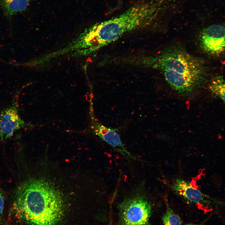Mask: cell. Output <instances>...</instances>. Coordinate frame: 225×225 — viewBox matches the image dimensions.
Here are the masks:
<instances>
[{
    "label": "cell",
    "mask_w": 225,
    "mask_h": 225,
    "mask_svg": "<svg viewBox=\"0 0 225 225\" xmlns=\"http://www.w3.org/2000/svg\"><path fill=\"white\" fill-rule=\"evenodd\" d=\"M30 0H1V5L3 12L11 17L18 12L25 11Z\"/></svg>",
    "instance_id": "9c48e42d"
},
{
    "label": "cell",
    "mask_w": 225,
    "mask_h": 225,
    "mask_svg": "<svg viewBox=\"0 0 225 225\" xmlns=\"http://www.w3.org/2000/svg\"><path fill=\"white\" fill-rule=\"evenodd\" d=\"M207 220H205L203 221V222H202L201 223H199L194 224V223H189L186 224L185 225H205Z\"/></svg>",
    "instance_id": "4fadbf2b"
},
{
    "label": "cell",
    "mask_w": 225,
    "mask_h": 225,
    "mask_svg": "<svg viewBox=\"0 0 225 225\" xmlns=\"http://www.w3.org/2000/svg\"><path fill=\"white\" fill-rule=\"evenodd\" d=\"M4 208V199L3 195L0 190V216L2 215Z\"/></svg>",
    "instance_id": "7c38bea8"
},
{
    "label": "cell",
    "mask_w": 225,
    "mask_h": 225,
    "mask_svg": "<svg viewBox=\"0 0 225 225\" xmlns=\"http://www.w3.org/2000/svg\"><path fill=\"white\" fill-rule=\"evenodd\" d=\"M162 220L163 225H182L179 216L168 207L162 216Z\"/></svg>",
    "instance_id": "8fae6325"
},
{
    "label": "cell",
    "mask_w": 225,
    "mask_h": 225,
    "mask_svg": "<svg viewBox=\"0 0 225 225\" xmlns=\"http://www.w3.org/2000/svg\"><path fill=\"white\" fill-rule=\"evenodd\" d=\"M209 88L213 95L220 98L224 102L225 82L222 76H217L212 78L209 83Z\"/></svg>",
    "instance_id": "30bf717a"
},
{
    "label": "cell",
    "mask_w": 225,
    "mask_h": 225,
    "mask_svg": "<svg viewBox=\"0 0 225 225\" xmlns=\"http://www.w3.org/2000/svg\"><path fill=\"white\" fill-rule=\"evenodd\" d=\"M156 8L148 0L140 1L124 12L86 29V37L93 53L126 34L148 28L155 18Z\"/></svg>",
    "instance_id": "3957f363"
},
{
    "label": "cell",
    "mask_w": 225,
    "mask_h": 225,
    "mask_svg": "<svg viewBox=\"0 0 225 225\" xmlns=\"http://www.w3.org/2000/svg\"><path fill=\"white\" fill-rule=\"evenodd\" d=\"M96 125L95 132L103 141L128 160L136 159L125 146L117 129L106 127L100 123H97Z\"/></svg>",
    "instance_id": "ba28073f"
},
{
    "label": "cell",
    "mask_w": 225,
    "mask_h": 225,
    "mask_svg": "<svg viewBox=\"0 0 225 225\" xmlns=\"http://www.w3.org/2000/svg\"><path fill=\"white\" fill-rule=\"evenodd\" d=\"M126 62L128 66L158 70L172 89L179 94L192 92L202 85L207 76L203 61L177 45L154 54L129 55Z\"/></svg>",
    "instance_id": "6da1fadb"
},
{
    "label": "cell",
    "mask_w": 225,
    "mask_h": 225,
    "mask_svg": "<svg viewBox=\"0 0 225 225\" xmlns=\"http://www.w3.org/2000/svg\"><path fill=\"white\" fill-rule=\"evenodd\" d=\"M152 206L145 195L137 191L118 205L120 225H150Z\"/></svg>",
    "instance_id": "277c9868"
},
{
    "label": "cell",
    "mask_w": 225,
    "mask_h": 225,
    "mask_svg": "<svg viewBox=\"0 0 225 225\" xmlns=\"http://www.w3.org/2000/svg\"><path fill=\"white\" fill-rule=\"evenodd\" d=\"M12 207L17 217L29 225H57L64 212L60 193L52 184L42 178H29L21 183Z\"/></svg>",
    "instance_id": "7a4b0ae2"
},
{
    "label": "cell",
    "mask_w": 225,
    "mask_h": 225,
    "mask_svg": "<svg viewBox=\"0 0 225 225\" xmlns=\"http://www.w3.org/2000/svg\"><path fill=\"white\" fill-rule=\"evenodd\" d=\"M5 108L0 114V139L5 141L12 136L17 130L27 127L29 125L20 117L17 101Z\"/></svg>",
    "instance_id": "52a82bcc"
},
{
    "label": "cell",
    "mask_w": 225,
    "mask_h": 225,
    "mask_svg": "<svg viewBox=\"0 0 225 225\" xmlns=\"http://www.w3.org/2000/svg\"><path fill=\"white\" fill-rule=\"evenodd\" d=\"M201 48L208 54L218 56L224 52L225 28L220 25H212L203 28L198 37Z\"/></svg>",
    "instance_id": "5b68a950"
},
{
    "label": "cell",
    "mask_w": 225,
    "mask_h": 225,
    "mask_svg": "<svg viewBox=\"0 0 225 225\" xmlns=\"http://www.w3.org/2000/svg\"><path fill=\"white\" fill-rule=\"evenodd\" d=\"M172 190L185 201L195 204L202 209H212L217 203L214 200L203 194L190 182L178 178L173 182Z\"/></svg>",
    "instance_id": "8992f818"
}]
</instances>
